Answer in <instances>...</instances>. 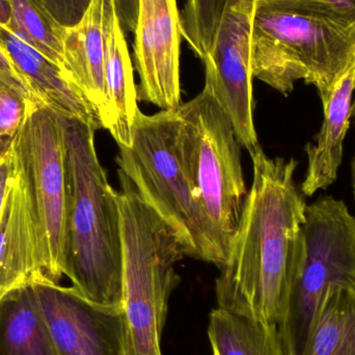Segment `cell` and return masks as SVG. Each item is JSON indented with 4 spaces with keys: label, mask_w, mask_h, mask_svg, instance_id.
Returning <instances> with one entry per match:
<instances>
[{
    "label": "cell",
    "mask_w": 355,
    "mask_h": 355,
    "mask_svg": "<svg viewBox=\"0 0 355 355\" xmlns=\"http://www.w3.org/2000/svg\"><path fill=\"white\" fill-rule=\"evenodd\" d=\"M12 10L10 0H0V26L8 27L10 22Z\"/></svg>",
    "instance_id": "obj_27"
},
{
    "label": "cell",
    "mask_w": 355,
    "mask_h": 355,
    "mask_svg": "<svg viewBox=\"0 0 355 355\" xmlns=\"http://www.w3.org/2000/svg\"><path fill=\"white\" fill-rule=\"evenodd\" d=\"M252 10L254 0H227L214 45L202 60L206 73L205 87L227 112L240 145L250 154L260 147L254 120Z\"/></svg>",
    "instance_id": "obj_9"
},
{
    "label": "cell",
    "mask_w": 355,
    "mask_h": 355,
    "mask_svg": "<svg viewBox=\"0 0 355 355\" xmlns=\"http://www.w3.org/2000/svg\"><path fill=\"white\" fill-rule=\"evenodd\" d=\"M104 39L107 112L102 127L110 131L119 148H128L132 144L133 127L141 110L118 0H106Z\"/></svg>",
    "instance_id": "obj_14"
},
{
    "label": "cell",
    "mask_w": 355,
    "mask_h": 355,
    "mask_svg": "<svg viewBox=\"0 0 355 355\" xmlns=\"http://www.w3.org/2000/svg\"><path fill=\"white\" fill-rule=\"evenodd\" d=\"M0 44L26 81L35 99L66 118L76 119L98 130L101 119L93 104L72 83L56 64L16 33L0 26Z\"/></svg>",
    "instance_id": "obj_13"
},
{
    "label": "cell",
    "mask_w": 355,
    "mask_h": 355,
    "mask_svg": "<svg viewBox=\"0 0 355 355\" xmlns=\"http://www.w3.org/2000/svg\"><path fill=\"white\" fill-rule=\"evenodd\" d=\"M254 179L227 259L215 283L217 308L281 327L304 254L308 204L294 175V158L250 154Z\"/></svg>",
    "instance_id": "obj_1"
},
{
    "label": "cell",
    "mask_w": 355,
    "mask_h": 355,
    "mask_svg": "<svg viewBox=\"0 0 355 355\" xmlns=\"http://www.w3.org/2000/svg\"><path fill=\"white\" fill-rule=\"evenodd\" d=\"M10 4L12 17L6 28L35 48L62 73L66 27L50 14L43 0H10Z\"/></svg>",
    "instance_id": "obj_20"
},
{
    "label": "cell",
    "mask_w": 355,
    "mask_h": 355,
    "mask_svg": "<svg viewBox=\"0 0 355 355\" xmlns=\"http://www.w3.org/2000/svg\"><path fill=\"white\" fill-rule=\"evenodd\" d=\"M26 116V99L0 85V158L8 153Z\"/></svg>",
    "instance_id": "obj_22"
},
{
    "label": "cell",
    "mask_w": 355,
    "mask_h": 355,
    "mask_svg": "<svg viewBox=\"0 0 355 355\" xmlns=\"http://www.w3.org/2000/svg\"><path fill=\"white\" fill-rule=\"evenodd\" d=\"M355 89V62L336 83L323 104L320 131L314 144H308V168L300 186L304 196H313L335 183L343 158V145L352 116V98Z\"/></svg>",
    "instance_id": "obj_16"
},
{
    "label": "cell",
    "mask_w": 355,
    "mask_h": 355,
    "mask_svg": "<svg viewBox=\"0 0 355 355\" xmlns=\"http://www.w3.org/2000/svg\"><path fill=\"white\" fill-rule=\"evenodd\" d=\"M179 146L196 200L229 250L248 190L231 119L204 87L177 108Z\"/></svg>",
    "instance_id": "obj_6"
},
{
    "label": "cell",
    "mask_w": 355,
    "mask_h": 355,
    "mask_svg": "<svg viewBox=\"0 0 355 355\" xmlns=\"http://www.w3.org/2000/svg\"><path fill=\"white\" fill-rule=\"evenodd\" d=\"M208 337L213 355H286L277 325L220 308L211 312Z\"/></svg>",
    "instance_id": "obj_19"
},
{
    "label": "cell",
    "mask_w": 355,
    "mask_h": 355,
    "mask_svg": "<svg viewBox=\"0 0 355 355\" xmlns=\"http://www.w3.org/2000/svg\"><path fill=\"white\" fill-rule=\"evenodd\" d=\"M250 53L254 78L284 96L304 80L323 105L355 62V19L312 2L254 0Z\"/></svg>",
    "instance_id": "obj_3"
},
{
    "label": "cell",
    "mask_w": 355,
    "mask_h": 355,
    "mask_svg": "<svg viewBox=\"0 0 355 355\" xmlns=\"http://www.w3.org/2000/svg\"><path fill=\"white\" fill-rule=\"evenodd\" d=\"M116 164L141 198L179 234L187 257L223 266L227 248L198 205L184 168L177 110L152 116L139 112L132 144L120 148Z\"/></svg>",
    "instance_id": "obj_5"
},
{
    "label": "cell",
    "mask_w": 355,
    "mask_h": 355,
    "mask_svg": "<svg viewBox=\"0 0 355 355\" xmlns=\"http://www.w3.org/2000/svg\"><path fill=\"white\" fill-rule=\"evenodd\" d=\"M0 85L16 92L24 99H35L12 58L0 44Z\"/></svg>",
    "instance_id": "obj_24"
},
{
    "label": "cell",
    "mask_w": 355,
    "mask_h": 355,
    "mask_svg": "<svg viewBox=\"0 0 355 355\" xmlns=\"http://www.w3.org/2000/svg\"><path fill=\"white\" fill-rule=\"evenodd\" d=\"M105 6L106 0H92L78 23L66 27L62 69L64 78L75 85L97 110L102 124L107 112Z\"/></svg>",
    "instance_id": "obj_15"
},
{
    "label": "cell",
    "mask_w": 355,
    "mask_h": 355,
    "mask_svg": "<svg viewBox=\"0 0 355 355\" xmlns=\"http://www.w3.org/2000/svg\"><path fill=\"white\" fill-rule=\"evenodd\" d=\"M35 283H49L42 269L37 227L26 182L15 159L0 213V298Z\"/></svg>",
    "instance_id": "obj_12"
},
{
    "label": "cell",
    "mask_w": 355,
    "mask_h": 355,
    "mask_svg": "<svg viewBox=\"0 0 355 355\" xmlns=\"http://www.w3.org/2000/svg\"><path fill=\"white\" fill-rule=\"evenodd\" d=\"M181 14L177 0H137L133 54L137 99L162 110L181 105Z\"/></svg>",
    "instance_id": "obj_11"
},
{
    "label": "cell",
    "mask_w": 355,
    "mask_h": 355,
    "mask_svg": "<svg viewBox=\"0 0 355 355\" xmlns=\"http://www.w3.org/2000/svg\"><path fill=\"white\" fill-rule=\"evenodd\" d=\"M123 295L133 355H162L168 302L179 285L175 265L187 257L179 234L119 170Z\"/></svg>",
    "instance_id": "obj_4"
},
{
    "label": "cell",
    "mask_w": 355,
    "mask_h": 355,
    "mask_svg": "<svg viewBox=\"0 0 355 355\" xmlns=\"http://www.w3.org/2000/svg\"><path fill=\"white\" fill-rule=\"evenodd\" d=\"M354 94H355V89H354ZM352 116H354L355 119V99L354 101L352 102ZM352 187H354V200H355V156L354 162H352Z\"/></svg>",
    "instance_id": "obj_28"
},
{
    "label": "cell",
    "mask_w": 355,
    "mask_h": 355,
    "mask_svg": "<svg viewBox=\"0 0 355 355\" xmlns=\"http://www.w3.org/2000/svg\"><path fill=\"white\" fill-rule=\"evenodd\" d=\"M300 355H355V290L334 287L319 304Z\"/></svg>",
    "instance_id": "obj_18"
},
{
    "label": "cell",
    "mask_w": 355,
    "mask_h": 355,
    "mask_svg": "<svg viewBox=\"0 0 355 355\" xmlns=\"http://www.w3.org/2000/svg\"><path fill=\"white\" fill-rule=\"evenodd\" d=\"M37 227L42 269L49 283L64 272L68 208V171L60 114L39 99L26 100V116L12 145Z\"/></svg>",
    "instance_id": "obj_8"
},
{
    "label": "cell",
    "mask_w": 355,
    "mask_h": 355,
    "mask_svg": "<svg viewBox=\"0 0 355 355\" xmlns=\"http://www.w3.org/2000/svg\"><path fill=\"white\" fill-rule=\"evenodd\" d=\"M60 355H133L124 308L100 306L74 288L31 284Z\"/></svg>",
    "instance_id": "obj_10"
},
{
    "label": "cell",
    "mask_w": 355,
    "mask_h": 355,
    "mask_svg": "<svg viewBox=\"0 0 355 355\" xmlns=\"http://www.w3.org/2000/svg\"><path fill=\"white\" fill-rule=\"evenodd\" d=\"M60 116L68 171L62 272L87 300L124 308L118 191L98 158L96 129L76 119Z\"/></svg>",
    "instance_id": "obj_2"
},
{
    "label": "cell",
    "mask_w": 355,
    "mask_h": 355,
    "mask_svg": "<svg viewBox=\"0 0 355 355\" xmlns=\"http://www.w3.org/2000/svg\"><path fill=\"white\" fill-rule=\"evenodd\" d=\"M15 170L14 149L10 150L6 155L0 158V213L3 207L4 200L12 181Z\"/></svg>",
    "instance_id": "obj_25"
},
{
    "label": "cell",
    "mask_w": 355,
    "mask_h": 355,
    "mask_svg": "<svg viewBox=\"0 0 355 355\" xmlns=\"http://www.w3.org/2000/svg\"><path fill=\"white\" fill-rule=\"evenodd\" d=\"M0 355H60L31 284L0 298Z\"/></svg>",
    "instance_id": "obj_17"
},
{
    "label": "cell",
    "mask_w": 355,
    "mask_h": 355,
    "mask_svg": "<svg viewBox=\"0 0 355 355\" xmlns=\"http://www.w3.org/2000/svg\"><path fill=\"white\" fill-rule=\"evenodd\" d=\"M50 14L64 27L73 26L83 18L92 0H43Z\"/></svg>",
    "instance_id": "obj_23"
},
{
    "label": "cell",
    "mask_w": 355,
    "mask_h": 355,
    "mask_svg": "<svg viewBox=\"0 0 355 355\" xmlns=\"http://www.w3.org/2000/svg\"><path fill=\"white\" fill-rule=\"evenodd\" d=\"M304 254L289 309L279 327L286 355H300L325 292L355 290V216L345 202L322 196L308 205L302 225Z\"/></svg>",
    "instance_id": "obj_7"
},
{
    "label": "cell",
    "mask_w": 355,
    "mask_h": 355,
    "mask_svg": "<svg viewBox=\"0 0 355 355\" xmlns=\"http://www.w3.org/2000/svg\"><path fill=\"white\" fill-rule=\"evenodd\" d=\"M227 0H186L181 12L183 39L202 60L214 45Z\"/></svg>",
    "instance_id": "obj_21"
},
{
    "label": "cell",
    "mask_w": 355,
    "mask_h": 355,
    "mask_svg": "<svg viewBox=\"0 0 355 355\" xmlns=\"http://www.w3.org/2000/svg\"><path fill=\"white\" fill-rule=\"evenodd\" d=\"M329 6L345 16L355 19V0H297Z\"/></svg>",
    "instance_id": "obj_26"
}]
</instances>
